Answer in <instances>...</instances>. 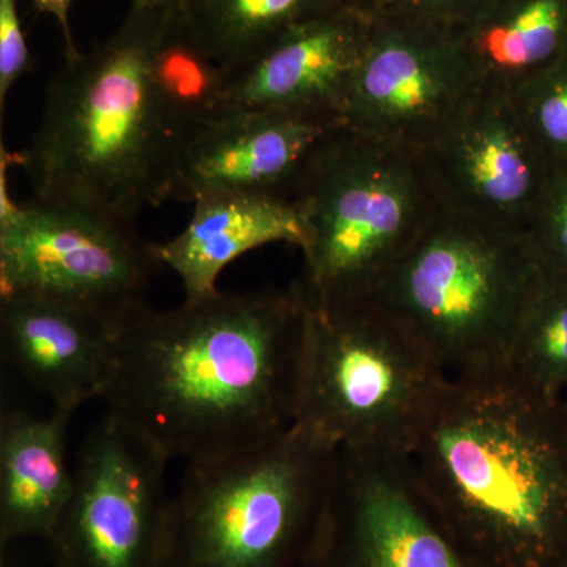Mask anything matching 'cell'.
Instances as JSON below:
<instances>
[{
    "mask_svg": "<svg viewBox=\"0 0 567 567\" xmlns=\"http://www.w3.org/2000/svg\"><path fill=\"white\" fill-rule=\"evenodd\" d=\"M306 327L297 282L144 305L115 327L107 415L186 465L262 446L297 420Z\"/></svg>",
    "mask_w": 567,
    "mask_h": 567,
    "instance_id": "1",
    "label": "cell"
},
{
    "mask_svg": "<svg viewBox=\"0 0 567 567\" xmlns=\"http://www.w3.org/2000/svg\"><path fill=\"white\" fill-rule=\"evenodd\" d=\"M473 567L567 558V410L506 380L450 379L409 454Z\"/></svg>",
    "mask_w": 567,
    "mask_h": 567,
    "instance_id": "2",
    "label": "cell"
},
{
    "mask_svg": "<svg viewBox=\"0 0 567 567\" xmlns=\"http://www.w3.org/2000/svg\"><path fill=\"white\" fill-rule=\"evenodd\" d=\"M171 10L132 3L110 39L52 76L39 126L13 156L33 197L133 221L169 203L183 142L152 81Z\"/></svg>",
    "mask_w": 567,
    "mask_h": 567,
    "instance_id": "3",
    "label": "cell"
},
{
    "mask_svg": "<svg viewBox=\"0 0 567 567\" xmlns=\"http://www.w3.org/2000/svg\"><path fill=\"white\" fill-rule=\"evenodd\" d=\"M544 271L527 237L435 204L374 298L450 379H499Z\"/></svg>",
    "mask_w": 567,
    "mask_h": 567,
    "instance_id": "4",
    "label": "cell"
},
{
    "mask_svg": "<svg viewBox=\"0 0 567 567\" xmlns=\"http://www.w3.org/2000/svg\"><path fill=\"white\" fill-rule=\"evenodd\" d=\"M338 456L293 424L262 446L186 465L167 503L158 567H303Z\"/></svg>",
    "mask_w": 567,
    "mask_h": 567,
    "instance_id": "5",
    "label": "cell"
},
{
    "mask_svg": "<svg viewBox=\"0 0 567 567\" xmlns=\"http://www.w3.org/2000/svg\"><path fill=\"white\" fill-rule=\"evenodd\" d=\"M287 199L303 224L297 284L311 305L374 297L435 207L416 155L344 123L317 145Z\"/></svg>",
    "mask_w": 567,
    "mask_h": 567,
    "instance_id": "6",
    "label": "cell"
},
{
    "mask_svg": "<svg viewBox=\"0 0 567 567\" xmlns=\"http://www.w3.org/2000/svg\"><path fill=\"white\" fill-rule=\"evenodd\" d=\"M306 306L295 424L338 450L409 456L450 377L374 297Z\"/></svg>",
    "mask_w": 567,
    "mask_h": 567,
    "instance_id": "7",
    "label": "cell"
},
{
    "mask_svg": "<svg viewBox=\"0 0 567 567\" xmlns=\"http://www.w3.org/2000/svg\"><path fill=\"white\" fill-rule=\"evenodd\" d=\"M6 169L2 159L0 297L58 301L114 327L147 305L145 292L164 265L133 221L35 197L13 203Z\"/></svg>",
    "mask_w": 567,
    "mask_h": 567,
    "instance_id": "8",
    "label": "cell"
},
{
    "mask_svg": "<svg viewBox=\"0 0 567 567\" xmlns=\"http://www.w3.org/2000/svg\"><path fill=\"white\" fill-rule=\"evenodd\" d=\"M169 461L104 415L73 468V488L50 537L54 567H158Z\"/></svg>",
    "mask_w": 567,
    "mask_h": 567,
    "instance_id": "9",
    "label": "cell"
},
{
    "mask_svg": "<svg viewBox=\"0 0 567 567\" xmlns=\"http://www.w3.org/2000/svg\"><path fill=\"white\" fill-rule=\"evenodd\" d=\"M481 92L453 28L371 18L342 123L354 133L417 155Z\"/></svg>",
    "mask_w": 567,
    "mask_h": 567,
    "instance_id": "10",
    "label": "cell"
},
{
    "mask_svg": "<svg viewBox=\"0 0 567 567\" xmlns=\"http://www.w3.org/2000/svg\"><path fill=\"white\" fill-rule=\"evenodd\" d=\"M303 567H473L429 505L409 456L339 450Z\"/></svg>",
    "mask_w": 567,
    "mask_h": 567,
    "instance_id": "11",
    "label": "cell"
},
{
    "mask_svg": "<svg viewBox=\"0 0 567 567\" xmlns=\"http://www.w3.org/2000/svg\"><path fill=\"white\" fill-rule=\"evenodd\" d=\"M416 158L439 207L522 235L554 174L511 96L491 91Z\"/></svg>",
    "mask_w": 567,
    "mask_h": 567,
    "instance_id": "12",
    "label": "cell"
},
{
    "mask_svg": "<svg viewBox=\"0 0 567 567\" xmlns=\"http://www.w3.org/2000/svg\"><path fill=\"white\" fill-rule=\"evenodd\" d=\"M369 29L357 3L295 25L227 74L226 107L342 122Z\"/></svg>",
    "mask_w": 567,
    "mask_h": 567,
    "instance_id": "13",
    "label": "cell"
},
{
    "mask_svg": "<svg viewBox=\"0 0 567 567\" xmlns=\"http://www.w3.org/2000/svg\"><path fill=\"white\" fill-rule=\"evenodd\" d=\"M341 121L226 107L183 148L169 203L210 193L287 197L311 153Z\"/></svg>",
    "mask_w": 567,
    "mask_h": 567,
    "instance_id": "14",
    "label": "cell"
},
{
    "mask_svg": "<svg viewBox=\"0 0 567 567\" xmlns=\"http://www.w3.org/2000/svg\"><path fill=\"white\" fill-rule=\"evenodd\" d=\"M115 327L102 317L33 297H0L2 357L59 409L102 399Z\"/></svg>",
    "mask_w": 567,
    "mask_h": 567,
    "instance_id": "15",
    "label": "cell"
},
{
    "mask_svg": "<svg viewBox=\"0 0 567 567\" xmlns=\"http://www.w3.org/2000/svg\"><path fill=\"white\" fill-rule=\"evenodd\" d=\"M181 234L156 245L164 267L182 281L185 301L218 293V279L234 260L275 244L301 246L305 229L287 197L260 193H210L194 200Z\"/></svg>",
    "mask_w": 567,
    "mask_h": 567,
    "instance_id": "16",
    "label": "cell"
},
{
    "mask_svg": "<svg viewBox=\"0 0 567 567\" xmlns=\"http://www.w3.org/2000/svg\"><path fill=\"white\" fill-rule=\"evenodd\" d=\"M73 410L54 406L33 416L9 409L0 417V543L21 537L50 539L71 488L66 429Z\"/></svg>",
    "mask_w": 567,
    "mask_h": 567,
    "instance_id": "17",
    "label": "cell"
},
{
    "mask_svg": "<svg viewBox=\"0 0 567 567\" xmlns=\"http://www.w3.org/2000/svg\"><path fill=\"white\" fill-rule=\"evenodd\" d=\"M483 91L513 95L567 52V0H487L453 25Z\"/></svg>",
    "mask_w": 567,
    "mask_h": 567,
    "instance_id": "18",
    "label": "cell"
},
{
    "mask_svg": "<svg viewBox=\"0 0 567 567\" xmlns=\"http://www.w3.org/2000/svg\"><path fill=\"white\" fill-rule=\"evenodd\" d=\"M354 0H189L182 13L193 35L226 73L241 69L295 25Z\"/></svg>",
    "mask_w": 567,
    "mask_h": 567,
    "instance_id": "19",
    "label": "cell"
},
{
    "mask_svg": "<svg viewBox=\"0 0 567 567\" xmlns=\"http://www.w3.org/2000/svg\"><path fill=\"white\" fill-rule=\"evenodd\" d=\"M152 81L167 121L183 142L226 110L227 73L171 10L152 55Z\"/></svg>",
    "mask_w": 567,
    "mask_h": 567,
    "instance_id": "20",
    "label": "cell"
},
{
    "mask_svg": "<svg viewBox=\"0 0 567 567\" xmlns=\"http://www.w3.org/2000/svg\"><path fill=\"white\" fill-rule=\"evenodd\" d=\"M499 379L546 401L567 395V275L537 282L507 350Z\"/></svg>",
    "mask_w": 567,
    "mask_h": 567,
    "instance_id": "21",
    "label": "cell"
},
{
    "mask_svg": "<svg viewBox=\"0 0 567 567\" xmlns=\"http://www.w3.org/2000/svg\"><path fill=\"white\" fill-rule=\"evenodd\" d=\"M511 100L551 169H567V52Z\"/></svg>",
    "mask_w": 567,
    "mask_h": 567,
    "instance_id": "22",
    "label": "cell"
},
{
    "mask_svg": "<svg viewBox=\"0 0 567 567\" xmlns=\"http://www.w3.org/2000/svg\"><path fill=\"white\" fill-rule=\"evenodd\" d=\"M525 237L543 271L567 275V169L551 174Z\"/></svg>",
    "mask_w": 567,
    "mask_h": 567,
    "instance_id": "23",
    "label": "cell"
},
{
    "mask_svg": "<svg viewBox=\"0 0 567 567\" xmlns=\"http://www.w3.org/2000/svg\"><path fill=\"white\" fill-rule=\"evenodd\" d=\"M371 18L457 25L487 0H354Z\"/></svg>",
    "mask_w": 567,
    "mask_h": 567,
    "instance_id": "24",
    "label": "cell"
},
{
    "mask_svg": "<svg viewBox=\"0 0 567 567\" xmlns=\"http://www.w3.org/2000/svg\"><path fill=\"white\" fill-rule=\"evenodd\" d=\"M33 69L17 0H0V106L18 81Z\"/></svg>",
    "mask_w": 567,
    "mask_h": 567,
    "instance_id": "25",
    "label": "cell"
},
{
    "mask_svg": "<svg viewBox=\"0 0 567 567\" xmlns=\"http://www.w3.org/2000/svg\"><path fill=\"white\" fill-rule=\"evenodd\" d=\"M39 13L50 14L61 24L63 40H65V59L76 58L80 54L70 28V9L74 0H31Z\"/></svg>",
    "mask_w": 567,
    "mask_h": 567,
    "instance_id": "26",
    "label": "cell"
},
{
    "mask_svg": "<svg viewBox=\"0 0 567 567\" xmlns=\"http://www.w3.org/2000/svg\"><path fill=\"white\" fill-rule=\"evenodd\" d=\"M189 0H133L136 6L155 7V9H183Z\"/></svg>",
    "mask_w": 567,
    "mask_h": 567,
    "instance_id": "27",
    "label": "cell"
},
{
    "mask_svg": "<svg viewBox=\"0 0 567 567\" xmlns=\"http://www.w3.org/2000/svg\"><path fill=\"white\" fill-rule=\"evenodd\" d=\"M558 567H567V558L565 559V561L561 563V565H559Z\"/></svg>",
    "mask_w": 567,
    "mask_h": 567,
    "instance_id": "28",
    "label": "cell"
},
{
    "mask_svg": "<svg viewBox=\"0 0 567 567\" xmlns=\"http://www.w3.org/2000/svg\"><path fill=\"white\" fill-rule=\"evenodd\" d=\"M565 405H566V410H567V395L565 398Z\"/></svg>",
    "mask_w": 567,
    "mask_h": 567,
    "instance_id": "29",
    "label": "cell"
}]
</instances>
